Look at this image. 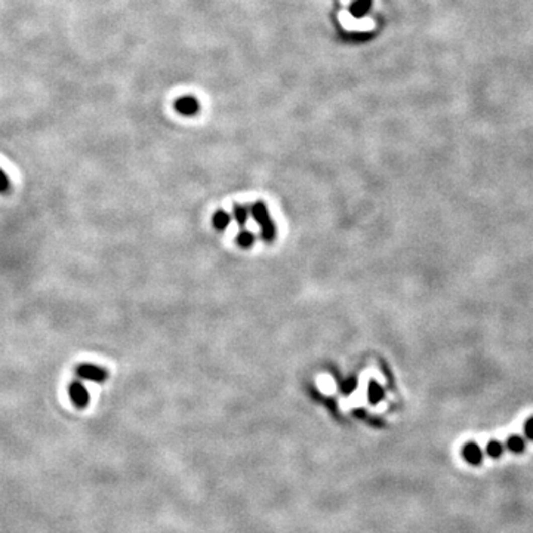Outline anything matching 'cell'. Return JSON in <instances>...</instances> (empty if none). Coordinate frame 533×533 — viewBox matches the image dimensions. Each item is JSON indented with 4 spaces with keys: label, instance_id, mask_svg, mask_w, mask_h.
Masks as SVG:
<instances>
[{
    "label": "cell",
    "instance_id": "cell-1",
    "mask_svg": "<svg viewBox=\"0 0 533 533\" xmlns=\"http://www.w3.org/2000/svg\"><path fill=\"white\" fill-rule=\"evenodd\" d=\"M250 211H252L255 221L261 227L262 240H265L267 243H271L276 237V227H274L273 219L268 215V211H267V206L264 205V202H256L255 205H252Z\"/></svg>",
    "mask_w": 533,
    "mask_h": 533
},
{
    "label": "cell",
    "instance_id": "cell-2",
    "mask_svg": "<svg viewBox=\"0 0 533 533\" xmlns=\"http://www.w3.org/2000/svg\"><path fill=\"white\" fill-rule=\"evenodd\" d=\"M76 373L81 379H87V381H92V382H104L107 375H108L107 371H104L103 368L91 365V363L79 365L77 369H76Z\"/></svg>",
    "mask_w": 533,
    "mask_h": 533
},
{
    "label": "cell",
    "instance_id": "cell-3",
    "mask_svg": "<svg viewBox=\"0 0 533 533\" xmlns=\"http://www.w3.org/2000/svg\"><path fill=\"white\" fill-rule=\"evenodd\" d=\"M68 394H70L71 401L74 403V406L79 407V409H84L89 404V393H87V390L84 388V385L81 382L76 381V382L70 384Z\"/></svg>",
    "mask_w": 533,
    "mask_h": 533
},
{
    "label": "cell",
    "instance_id": "cell-4",
    "mask_svg": "<svg viewBox=\"0 0 533 533\" xmlns=\"http://www.w3.org/2000/svg\"><path fill=\"white\" fill-rule=\"evenodd\" d=\"M462 458L470 464V465H474L477 467L483 462V451L480 448L477 443L474 441H470L467 443L464 448H462Z\"/></svg>",
    "mask_w": 533,
    "mask_h": 533
},
{
    "label": "cell",
    "instance_id": "cell-5",
    "mask_svg": "<svg viewBox=\"0 0 533 533\" xmlns=\"http://www.w3.org/2000/svg\"><path fill=\"white\" fill-rule=\"evenodd\" d=\"M175 108L183 116H193L199 111V103L193 97H183V98L176 100Z\"/></svg>",
    "mask_w": 533,
    "mask_h": 533
},
{
    "label": "cell",
    "instance_id": "cell-6",
    "mask_svg": "<svg viewBox=\"0 0 533 533\" xmlns=\"http://www.w3.org/2000/svg\"><path fill=\"white\" fill-rule=\"evenodd\" d=\"M505 448L511 453L520 455V453L524 452V449H526V440L521 435H517V434L509 435L508 440H506Z\"/></svg>",
    "mask_w": 533,
    "mask_h": 533
},
{
    "label": "cell",
    "instance_id": "cell-7",
    "mask_svg": "<svg viewBox=\"0 0 533 533\" xmlns=\"http://www.w3.org/2000/svg\"><path fill=\"white\" fill-rule=\"evenodd\" d=\"M385 397V393H384V388L376 384L375 381H372L368 387V399H369V403L371 404H378L381 400Z\"/></svg>",
    "mask_w": 533,
    "mask_h": 533
},
{
    "label": "cell",
    "instance_id": "cell-8",
    "mask_svg": "<svg viewBox=\"0 0 533 533\" xmlns=\"http://www.w3.org/2000/svg\"><path fill=\"white\" fill-rule=\"evenodd\" d=\"M230 221H231V216L225 211H216V213L212 216L213 227L219 231H224L230 225Z\"/></svg>",
    "mask_w": 533,
    "mask_h": 533
},
{
    "label": "cell",
    "instance_id": "cell-9",
    "mask_svg": "<svg viewBox=\"0 0 533 533\" xmlns=\"http://www.w3.org/2000/svg\"><path fill=\"white\" fill-rule=\"evenodd\" d=\"M505 451V446L498 441V440H490L487 445H486V455L490 456L492 459H498L502 456V453Z\"/></svg>",
    "mask_w": 533,
    "mask_h": 533
},
{
    "label": "cell",
    "instance_id": "cell-10",
    "mask_svg": "<svg viewBox=\"0 0 533 533\" xmlns=\"http://www.w3.org/2000/svg\"><path fill=\"white\" fill-rule=\"evenodd\" d=\"M233 213H234V219L237 221V224L240 225H244L247 218H249V209L241 206V205H234L233 208Z\"/></svg>",
    "mask_w": 533,
    "mask_h": 533
},
{
    "label": "cell",
    "instance_id": "cell-11",
    "mask_svg": "<svg viewBox=\"0 0 533 533\" xmlns=\"http://www.w3.org/2000/svg\"><path fill=\"white\" fill-rule=\"evenodd\" d=\"M236 241H237V244H239L240 247L247 249V247H250V246L255 243V236H253L250 231H241L239 236H237Z\"/></svg>",
    "mask_w": 533,
    "mask_h": 533
},
{
    "label": "cell",
    "instance_id": "cell-12",
    "mask_svg": "<svg viewBox=\"0 0 533 533\" xmlns=\"http://www.w3.org/2000/svg\"><path fill=\"white\" fill-rule=\"evenodd\" d=\"M371 5V0H357L352 6V14L357 17H362Z\"/></svg>",
    "mask_w": 533,
    "mask_h": 533
},
{
    "label": "cell",
    "instance_id": "cell-13",
    "mask_svg": "<svg viewBox=\"0 0 533 533\" xmlns=\"http://www.w3.org/2000/svg\"><path fill=\"white\" fill-rule=\"evenodd\" d=\"M356 387H357V378H348L341 384V391L348 396L356 390Z\"/></svg>",
    "mask_w": 533,
    "mask_h": 533
},
{
    "label": "cell",
    "instance_id": "cell-14",
    "mask_svg": "<svg viewBox=\"0 0 533 533\" xmlns=\"http://www.w3.org/2000/svg\"><path fill=\"white\" fill-rule=\"evenodd\" d=\"M524 435H526L527 440L533 441V416L532 418H529V419L526 421V424H524Z\"/></svg>",
    "mask_w": 533,
    "mask_h": 533
},
{
    "label": "cell",
    "instance_id": "cell-15",
    "mask_svg": "<svg viewBox=\"0 0 533 533\" xmlns=\"http://www.w3.org/2000/svg\"><path fill=\"white\" fill-rule=\"evenodd\" d=\"M9 188V180L6 176V173L0 169V193L6 191Z\"/></svg>",
    "mask_w": 533,
    "mask_h": 533
}]
</instances>
